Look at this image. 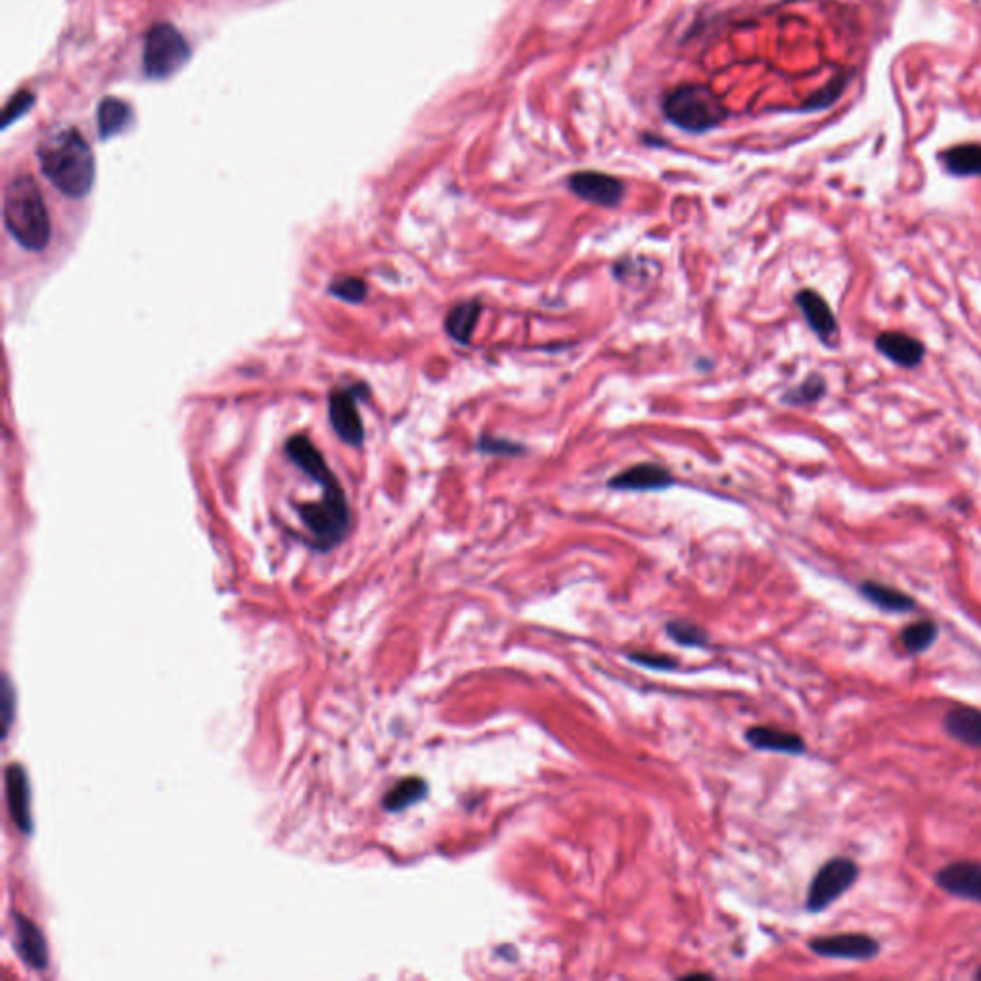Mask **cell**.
I'll use <instances>...</instances> for the list:
<instances>
[{
    "label": "cell",
    "instance_id": "cell-21",
    "mask_svg": "<svg viewBox=\"0 0 981 981\" xmlns=\"http://www.w3.org/2000/svg\"><path fill=\"white\" fill-rule=\"evenodd\" d=\"M481 315V303L478 301H466V303H460L457 305L449 315H447V320H445V328H447V334L455 340V342L466 343L472 342V336H474V330L480 322Z\"/></svg>",
    "mask_w": 981,
    "mask_h": 981
},
{
    "label": "cell",
    "instance_id": "cell-7",
    "mask_svg": "<svg viewBox=\"0 0 981 981\" xmlns=\"http://www.w3.org/2000/svg\"><path fill=\"white\" fill-rule=\"evenodd\" d=\"M807 947L824 959L865 960L876 959L880 955V941L876 937L849 932V934H834V936L813 937Z\"/></svg>",
    "mask_w": 981,
    "mask_h": 981
},
{
    "label": "cell",
    "instance_id": "cell-27",
    "mask_svg": "<svg viewBox=\"0 0 981 981\" xmlns=\"http://www.w3.org/2000/svg\"><path fill=\"white\" fill-rule=\"evenodd\" d=\"M627 658L633 663H639V665H644L648 669H656V671H671V669H677V662L669 656H663V654H652V652H631L627 654Z\"/></svg>",
    "mask_w": 981,
    "mask_h": 981
},
{
    "label": "cell",
    "instance_id": "cell-6",
    "mask_svg": "<svg viewBox=\"0 0 981 981\" xmlns=\"http://www.w3.org/2000/svg\"><path fill=\"white\" fill-rule=\"evenodd\" d=\"M859 874L861 868L849 857H834L826 861L811 880L805 899V909L809 913L826 911L855 886Z\"/></svg>",
    "mask_w": 981,
    "mask_h": 981
},
{
    "label": "cell",
    "instance_id": "cell-26",
    "mask_svg": "<svg viewBox=\"0 0 981 981\" xmlns=\"http://www.w3.org/2000/svg\"><path fill=\"white\" fill-rule=\"evenodd\" d=\"M330 292L334 296L340 297L343 301H349V303H359L363 301L366 296V286L363 280L359 278H353V276H345V278H340L336 280L332 286H330Z\"/></svg>",
    "mask_w": 981,
    "mask_h": 981
},
{
    "label": "cell",
    "instance_id": "cell-14",
    "mask_svg": "<svg viewBox=\"0 0 981 981\" xmlns=\"http://www.w3.org/2000/svg\"><path fill=\"white\" fill-rule=\"evenodd\" d=\"M943 729L968 748L981 750V709L972 706H955L943 717Z\"/></svg>",
    "mask_w": 981,
    "mask_h": 981
},
{
    "label": "cell",
    "instance_id": "cell-13",
    "mask_svg": "<svg viewBox=\"0 0 981 981\" xmlns=\"http://www.w3.org/2000/svg\"><path fill=\"white\" fill-rule=\"evenodd\" d=\"M675 483L669 470L656 464H639L633 466L616 478L610 480V487L617 491H660Z\"/></svg>",
    "mask_w": 981,
    "mask_h": 981
},
{
    "label": "cell",
    "instance_id": "cell-8",
    "mask_svg": "<svg viewBox=\"0 0 981 981\" xmlns=\"http://www.w3.org/2000/svg\"><path fill=\"white\" fill-rule=\"evenodd\" d=\"M934 880L939 890L981 905V863L978 861L949 863L937 870Z\"/></svg>",
    "mask_w": 981,
    "mask_h": 981
},
{
    "label": "cell",
    "instance_id": "cell-1",
    "mask_svg": "<svg viewBox=\"0 0 981 981\" xmlns=\"http://www.w3.org/2000/svg\"><path fill=\"white\" fill-rule=\"evenodd\" d=\"M39 161L46 179L69 198H83L94 183V158L77 129H60L39 144Z\"/></svg>",
    "mask_w": 981,
    "mask_h": 981
},
{
    "label": "cell",
    "instance_id": "cell-20",
    "mask_svg": "<svg viewBox=\"0 0 981 981\" xmlns=\"http://www.w3.org/2000/svg\"><path fill=\"white\" fill-rule=\"evenodd\" d=\"M939 637V625L934 619H918L907 623L899 633V644L909 656H918L928 652Z\"/></svg>",
    "mask_w": 981,
    "mask_h": 981
},
{
    "label": "cell",
    "instance_id": "cell-30",
    "mask_svg": "<svg viewBox=\"0 0 981 981\" xmlns=\"http://www.w3.org/2000/svg\"><path fill=\"white\" fill-rule=\"evenodd\" d=\"M481 451L489 453V455H518L520 451H524L522 447L510 443V441H504V439H489V437H483L480 441Z\"/></svg>",
    "mask_w": 981,
    "mask_h": 981
},
{
    "label": "cell",
    "instance_id": "cell-29",
    "mask_svg": "<svg viewBox=\"0 0 981 981\" xmlns=\"http://www.w3.org/2000/svg\"><path fill=\"white\" fill-rule=\"evenodd\" d=\"M844 87L845 79H842V77L834 79V81H832V85H830V87H826L824 91L819 92L815 98H811V102H809L807 106H809L811 110H813V108H817V110H819V108H826V106H830L832 102H836V100L840 98V94H842V91H844Z\"/></svg>",
    "mask_w": 981,
    "mask_h": 981
},
{
    "label": "cell",
    "instance_id": "cell-16",
    "mask_svg": "<svg viewBox=\"0 0 981 981\" xmlns=\"http://www.w3.org/2000/svg\"><path fill=\"white\" fill-rule=\"evenodd\" d=\"M746 740L755 750L801 755L807 750L805 740L796 732L780 731L775 727H752L746 731Z\"/></svg>",
    "mask_w": 981,
    "mask_h": 981
},
{
    "label": "cell",
    "instance_id": "cell-12",
    "mask_svg": "<svg viewBox=\"0 0 981 981\" xmlns=\"http://www.w3.org/2000/svg\"><path fill=\"white\" fill-rule=\"evenodd\" d=\"M874 347L893 365L901 368H916L922 365L926 355V345L903 332H882L876 336Z\"/></svg>",
    "mask_w": 981,
    "mask_h": 981
},
{
    "label": "cell",
    "instance_id": "cell-9",
    "mask_svg": "<svg viewBox=\"0 0 981 981\" xmlns=\"http://www.w3.org/2000/svg\"><path fill=\"white\" fill-rule=\"evenodd\" d=\"M330 422L340 435V439L349 445H361L365 439L363 418L357 407V391L355 389H340L330 395Z\"/></svg>",
    "mask_w": 981,
    "mask_h": 981
},
{
    "label": "cell",
    "instance_id": "cell-18",
    "mask_svg": "<svg viewBox=\"0 0 981 981\" xmlns=\"http://www.w3.org/2000/svg\"><path fill=\"white\" fill-rule=\"evenodd\" d=\"M16 932H18V951L25 964H29L35 970H45L48 966V951L41 930L31 920L18 916Z\"/></svg>",
    "mask_w": 981,
    "mask_h": 981
},
{
    "label": "cell",
    "instance_id": "cell-4",
    "mask_svg": "<svg viewBox=\"0 0 981 981\" xmlns=\"http://www.w3.org/2000/svg\"><path fill=\"white\" fill-rule=\"evenodd\" d=\"M322 487V501L299 506V516L315 543L320 548H330L342 541L349 527V506L338 480H332Z\"/></svg>",
    "mask_w": 981,
    "mask_h": 981
},
{
    "label": "cell",
    "instance_id": "cell-19",
    "mask_svg": "<svg viewBox=\"0 0 981 981\" xmlns=\"http://www.w3.org/2000/svg\"><path fill=\"white\" fill-rule=\"evenodd\" d=\"M945 169L955 177H981V144H959L941 154Z\"/></svg>",
    "mask_w": 981,
    "mask_h": 981
},
{
    "label": "cell",
    "instance_id": "cell-3",
    "mask_svg": "<svg viewBox=\"0 0 981 981\" xmlns=\"http://www.w3.org/2000/svg\"><path fill=\"white\" fill-rule=\"evenodd\" d=\"M663 112L677 127L690 133H704L717 127L727 112L717 94L704 85H683L663 102Z\"/></svg>",
    "mask_w": 981,
    "mask_h": 981
},
{
    "label": "cell",
    "instance_id": "cell-11",
    "mask_svg": "<svg viewBox=\"0 0 981 981\" xmlns=\"http://www.w3.org/2000/svg\"><path fill=\"white\" fill-rule=\"evenodd\" d=\"M796 303H798L803 319L809 324V328L815 332V336L826 347L828 345L832 347L838 340L840 326H838V320H836L832 307L828 305V301L819 292L805 288V290L798 292Z\"/></svg>",
    "mask_w": 981,
    "mask_h": 981
},
{
    "label": "cell",
    "instance_id": "cell-23",
    "mask_svg": "<svg viewBox=\"0 0 981 981\" xmlns=\"http://www.w3.org/2000/svg\"><path fill=\"white\" fill-rule=\"evenodd\" d=\"M133 121V112L129 104H125L119 98H106L100 104L98 110V127H100V137L110 138L121 133L127 125Z\"/></svg>",
    "mask_w": 981,
    "mask_h": 981
},
{
    "label": "cell",
    "instance_id": "cell-22",
    "mask_svg": "<svg viewBox=\"0 0 981 981\" xmlns=\"http://www.w3.org/2000/svg\"><path fill=\"white\" fill-rule=\"evenodd\" d=\"M428 794V784L426 780L422 778H416V776H409V778H403L399 780L388 794L384 798V807L391 811V813H397V811H403L407 807H411L414 803L422 801L426 798Z\"/></svg>",
    "mask_w": 981,
    "mask_h": 981
},
{
    "label": "cell",
    "instance_id": "cell-15",
    "mask_svg": "<svg viewBox=\"0 0 981 981\" xmlns=\"http://www.w3.org/2000/svg\"><path fill=\"white\" fill-rule=\"evenodd\" d=\"M859 594L876 606L882 612L888 614H911L918 608V602L905 591H899L897 587L884 585L880 581H863L859 585Z\"/></svg>",
    "mask_w": 981,
    "mask_h": 981
},
{
    "label": "cell",
    "instance_id": "cell-2",
    "mask_svg": "<svg viewBox=\"0 0 981 981\" xmlns=\"http://www.w3.org/2000/svg\"><path fill=\"white\" fill-rule=\"evenodd\" d=\"M4 223L23 250L43 251L50 242V217L31 177H18L4 192Z\"/></svg>",
    "mask_w": 981,
    "mask_h": 981
},
{
    "label": "cell",
    "instance_id": "cell-5",
    "mask_svg": "<svg viewBox=\"0 0 981 981\" xmlns=\"http://www.w3.org/2000/svg\"><path fill=\"white\" fill-rule=\"evenodd\" d=\"M190 58V46L169 23H156L144 43V69L152 79L175 75Z\"/></svg>",
    "mask_w": 981,
    "mask_h": 981
},
{
    "label": "cell",
    "instance_id": "cell-10",
    "mask_svg": "<svg viewBox=\"0 0 981 981\" xmlns=\"http://www.w3.org/2000/svg\"><path fill=\"white\" fill-rule=\"evenodd\" d=\"M570 190L585 202H591L596 206L616 207L623 198V183L604 173L596 171H581L571 175Z\"/></svg>",
    "mask_w": 981,
    "mask_h": 981
},
{
    "label": "cell",
    "instance_id": "cell-25",
    "mask_svg": "<svg viewBox=\"0 0 981 981\" xmlns=\"http://www.w3.org/2000/svg\"><path fill=\"white\" fill-rule=\"evenodd\" d=\"M665 631L671 639L675 640L677 644H683V646H706L708 644V633L700 625L686 621V619L669 621L665 625Z\"/></svg>",
    "mask_w": 981,
    "mask_h": 981
},
{
    "label": "cell",
    "instance_id": "cell-31",
    "mask_svg": "<svg viewBox=\"0 0 981 981\" xmlns=\"http://www.w3.org/2000/svg\"><path fill=\"white\" fill-rule=\"evenodd\" d=\"M974 980L981 981V966H980V968H978V972H976V974H974Z\"/></svg>",
    "mask_w": 981,
    "mask_h": 981
},
{
    "label": "cell",
    "instance_id": "cell-24",
    "mask_svg": "<svg viewBox=\"0 0 981 981\" xmlns=\"http://www.w3.org/2000/svg\"><path fill=\"white\" fill-rule=\"evenodd\" d=\"M824 393H826V380L822 376H819V374H811L799 386L790 389L784 395V403H790L794 407L813 405V403L821 401Z\"/></svg>",
    "mask_w": 981,
    "mask_h": 981
},
{
    "label": "cell",
    "instance_id": "cell-17",
    "mask_svg": "<svg viewBox=\"0 0 981 981\" xmlns=\"http://www.w3.org/2000/svg\"><path fill=\"white\" fill-rule=\"evenodd\" d=\"M6 796L12 819L22 832H29L33 826L29 815V784L20 765H10L6 771Z\"/></svg>",
    "mask_w": 981,
    "mask_h": 981
},
{
    "label": "cell",
    "instance_id": "cell-28",
    "mask_svg": "<svg viewBox=\"0 0 981 981\" xmlns=\"http://www.w3.org/2000/svg\"><path fill=\"white\" fill-rule=\"evenodd\" d=\"M33 102H35V96H33V94H29V92H20V94H18V96H16V98H14V100H12V102L6 106L4 119H2L4 127H6V125H10V123H12L14 119H18L20 115L25 114V112H27V110L33 106Z\"/></svg>",
    "mask_w": 981,
    "mask_h": 981
}]
</instances>
